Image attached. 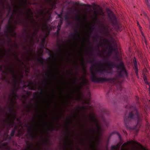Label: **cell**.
<instances>
[{"mask_svg": "<svg viewBox=\"0 0 150 150\" xmlns=\"http://www.w3.org/2000/svg\"><path fill=\"white\" fill-rule=\"evenodd\" d=\"M138 111L136 108L131 106L126 110L124 120L125 125L129 129H134L138 125L139 122Z\"/></svg>", "mask_w": 150, "mask_h": 150, "instance_id": "7a4b0ae2", "label": "cell"}, {"mask_svg": "<svg viewBox=\"0 0 150 150\" xmlns=\"http://www.w3.org/2000/svg\"><path fill=\"white\" fill-rule=\"evenodd\" d=\"M106 11L108 17L113 27L117 31H119L120 30L121 25L115 13L109 8H107Z\"/></svg>", "mask_w": 150, "mask_h": 150, "instance_id": "277c9868", "label": "cell"}, {"mask_svg": "<svg viewBox=\"0 0 150 150\" xmlns=\"http://www.w3.org/2000/svg\"><path fill=\"white\" fill-rule=\"evenodd\" d=\"M133 62L135 73L137 76L138 77V64L136 59L135 57L133 58Z\"/></svg>", "mask_w": 150, "mask_h": 150, "instance_id": "5b68a950", "label": "cell"}, {"mask_svg": "<svg viewBox=\"0 0 150 150\" xmlns=\"http://www.w3.org/2000/svg\"><path fill=\"white\" fill-rule=\"evenodd\" d=\"M137 24L138 27L139 28V29L140 31L141 34L143 36V37L144 38L146 45L147 46V41L146 40V37L144 34L143 31L142 30V28L141 25L139 23V22L138 21H137Z\"/></svg>", "mask_w": 150, "mask_h": 150, "instance_id": "8992f818", "label": "cell"}, {"mask_svg": "<svg viewBox=\"0 0 150 150\" xmlns=\"http://www.w3.org/2000/svg\"><path fill=\"white\" fill-rule=\"evenodd\" d=\"M121 140L120 134L117 132H113L110 135L107 142L108 150H114L119 144Z\"/></svg>", "mask_w": 150, "mask_h": 150, "instance_id": "3957f363", "label": "cell"}, {"mask_svg": "<svg viewBox=\"0 0 150 150\" xmlns=\"http://www.w3.org/2000/svg\"><path fill=\"white\" fill-rule=\"evenodd\" d=\"M119 68L109 64H96L92 67V80L96 83H102L112 80L121 74Z\"/></svg>", "mask_w": 150, "mask_h": 150, "instance_id": "6da1fadb", "label": "cell"}, {"mask_svg": "<svg viewBox=\"0 0 150 150\" xmlns=\"http://www.w3.org/2000/svg\"><path fill=\"white\" fill-rule=\"evenodd\" d=\"M145 3L146 4L147 6V7L149 9L150 8V3L149 1L148 0H146L145 1Z\"/></svg>", "mask_w": 150, "mask_h": 150, "instance_id": "52a82bcc", "label": "cell"}]
</instances>
